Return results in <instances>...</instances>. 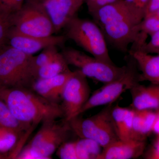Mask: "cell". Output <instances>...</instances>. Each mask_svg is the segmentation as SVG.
I'll return each instance as SVG.
<instances>
[{
	"mask_svg": "<svg viewBox=\"0 0 159 159\" xmlns=\"http://www.w3.org/2000/svg\"><path fill=\"white\" fill-rule=\"evenodd\" d=\"M0 99L13 116L30 129L41 122L64 119L61 104L47 100L32 89L2 87L0 88Z\"/></svg>",
	"mask_w": 159,
	"mask_h": 159,
	"instance_id": "1",
	"label": "cell"
},
{
	"mask_svg": "<svg viewBox=\"0 0 159 159\" xmlns=\"http://www.w3.org/2000/svg\"><path fill=\"white\" fill-rule=\"evenodd\" d=\"M90 15L107 43L119 51L128 52L129 46L138 35V25L132 19L124 0L101 7Z\"/></svg>",
	"mask_w": 159,
	"mask_h": 159,
	"instance_id": "2",
	"label": "cell"
},
{
	"mask_svg": "<svg viewBox=\"0 0 159 159\" xmlns=\"http://www.w3.org/2000/svg\"><path fill=\"white\" fill-rule=\"evenodd\" d=\"M34 56L11 46L0 47V83L3 87L31 89L36 79Z\"/></svg>",
	"mask_w": 159,
	"mask_h": 159,
	"instance_id": "3",
	"label": "cell"
},
{
	"mask_svg": "<svg viewBox=\"0 0 159 159\" xmlns=\"http://www.w3.org/2000/svg\"><path fill=\"white\" fill-rule=\"evenodd\" d=\"M64 29L67 39L73 41L95 58L115 65L110 56L104 35L93 20L80 18L76 16Z\"/></svg>",
	"mask_w": 159,
	"mask_h": 159,
	"instance_id": "4",
	"label": "cell"
},
{
	"mask_svg": "<svg viewBox=\"0 0 159 159\" xmlns=\"http://www.w3.org/2000/svg\"><path fill=\"white\" fill-rule=\"evenodd\" d=\"M112 108L109 104L93 116L83 119L77 116L67 122L80 138L92 139L104 148L120 140L112 118Z\"/></svg>",
	"mask_w": 159,
	"mask_h": 159,
	"instance_id": "5",
	"label": "cell"
},
{
	"mask_svg": "<svg viewBox=\"0 0 159 159\" xmlns=\"http://www.w3.org/2000/svg\"><path fill=\"white\" fill-rule=\"evenodd\" d=\"M129 55V59L123 74L95 92L80 109L77 116L94 107L112 104L123 93L129 90L141 81V74L138 72L136 62L133 57Z\"/></svg>",
	"mask_w": 159,
	"mask_h": 159,
	"instance_id": "6",
	"label": "cell"
},
{
	"mask_svg": "<svg viewBox=\"0 0 159 159\" xmlns=\"http://www.w3.org/2000/svg\"><path fill=\"white\" fill-rule=\"evenodd\" d=\"M69 65L76 67L84 76L103 83L110 82L120 77L126 66L118 67L73 48H66L61 52Z\"/></svg>",
	"mask_w": 159,
	"mask_h": 159,
	"instance_id": "7",
	"label": "cell"
},
{
	"mask_svg": "<svg viewBox=\"0 0 159 159\" xmlns=\"http://www.w3.org/2000/svg\"><path fill=\"white\" fill-rule=\"evenodd\" d=\"M13 26L23 34L48 37L55 33L54 26L42 7L31 0H26L21 9L13 16Z\"/></svg>",
	"mask_w": 159,
	"mask_h": 159,
	"instance_id": "8",
	"label": "cell"
},
{
	"mask_svg": "<svg viewBox=\"0 0 159 159\" xmlns=\"http://www.w3.org/2000/svg\"><path fill=\"white\" fill-rule=\"evenodd\" d=\"M87 77L79 70L74 71L66 84L61 96L64 119L68 121L77 116L89 98L90 89Z\"/></svg>",
	"mask_w": 159,
	"mask_h": 159,
	"instance_id": "9",
	"label": "cell"
},
{
	"mask_svg": "<svg viewBox=\"0 0 159 159\" xmlns=\"http://www.w3.org/2000/svg\"><path fill=\"white\" fill-rule=\"evenodd\" d=\"M42 7L47 12L55 32L64 29L80 9L84 0H31Z\"/></svg>",
	"mask_w": 159,
	"mask_h": 159,
	"instance_id": "10",
	"label": "cell"
},
{
	"mask_svg": "<svg viewBox=\"0 0 159 159\" xmlns=\"http://www.w3.org/2000/svg\"><path fill=\"white\" fill-rule=\"evenodd\" d=\"M66 39L65 35H52L43 37L28 35L19 32L12 27L8 34L6 45L33 55L50 46L63 44Z\"/></svg>",
	"mask_w": 159,
	"mask_h": 159,
	"instance_id": "11",
	"label": "cell"
},
{
	"mask_svg": "<svg viewBox=\"0 0 159 159\" xmlns=\"http://www.w3.org/2000/svg\"><path fill=\"white\" fill-rule=\"evenodd\" d=\"M73 73L71 71L51 78L36 80L31 89L47 100L59 104L65 86Z\"/></svg>",
	"mask_w": 159,
	"mask_h": 159,
	"instance_id": "12",
	"label": "cell"
},
{
	"mask_svg": "<svg viewBox=\"0 0 159 159\" xmlns=\"http://www.w3.org/2000/svg\"><path fill=\"white\" fill-rule=\"evenodd\" d=\"M145 141L119 140L103 148L98 159H129L144 153Z\"/></svg>",
	"mask_w": 159,
	"mask_h": 159,
	"instance_id": "13",
	"label": "cell"
},
{
	"mask_svg": "<svg viewBox=\"0 0 159 159\" xmlns=\"http://www.w3.org/2000/svg\"><path fill=\"white\" fill-rule=\"evenodd\" d=\"M71 130L68 122L54 121L48 133L39 146L35 150L43 159H51V156L63 143L66 142L68 133Z\"/></svg>",
	"mask_w": 159,
	"mask_h": 159,
	"instance_id": "14",
	"label": "cell"
},
{
	"mask_svg": "<svg viewBox=\"0 0 159 159\" xmlns=\"http://www.w3.org/2000/svg\"><path fill=\"white\" fill-rule=\"evenodd\" d=\"M132 97V106L136 110L159 109V84L148 86L138 83L129 90Z\"/></svg>",
	"mask_w": 159,
	"mask_h": 159,
	"instance_id": "15",
	"label": "cell"
},
{
	"mask_svg": "<svg viewBox=\"0 0 159 159\" xmlns=\"http://www.w3.org/2000/svg\"><path fill=\"white\" fill-rule=\"evenodd\" d=\"M142 72L141 81L147 80L159 84V54L152 55L142 51L129 52Z\"/></svg>",
	"mask_w": 159,
	"mask_h": 159,
	"instance_id": "16",
	"label": "cell"
},
{
	"mask_svg": "<svg viewBox=\"0 0 159 159\" xmlns=\"http://www.w3.org/2000/svg\"><path fill=\"white\" fill-rule=\"evenodd\" d=\"M138 34L128 52L139 51L146 43L148 36L159 30V10L146 16L138 25Z\"/></svg>",
	"mask_w": 159,
	"mask_h": 159,
	"instance_id": "17",
	"label": "cell"
},
{
	"mask_svg": "<svg viewBox=\"0 0 159 159\" xmlns=\"http://www.w3.org/2000/svg\"><path fill=\"white\" fill-rule=\"evenodd\" d=\"M69 66L62 54L58 53L50 62L38 70L36 80L51 78L70 72Z\"/></svg>",
	"mask_w": 159,
	"mask_h": 159,
	"instance_id": "18",
	"label": "cell"
},
{
	"mask_svg": "<svg viewBox=\"0 0 159 159\" xmlns=\"http://www.w3.org/2000/svg\"><path fill=\"white\" fill-rule=\"evenodd\" d=\"M0 126L15 132L21 136L31 129L20 122L13 116L5 102L0 99Z\"/></svg>",
	"mask_w": 159,
	"mask_h": 159,
	"instance_id": "19",
	"label": "cell"
},
{
	"mask_svg": "<svg viewBox=\"0 0 159 159\" xmlns=\"http://www.w3.org/2000/svg\"><path fill=\"white\" fill-rule=\"evenodd\" d=\"M76 141V153L78 159H98L101 154V146L92 139L80 138Z\"/></svg>",
	"mask_w": 159,
	"mask_h": 159,
	"instance_id": "20",
	"label": "cell"
},
{
	"mask_svg": "<svg viewBox=\"0 0 159 159\" xmlns=\"http://www.w3.org/2000/svg\"><path fill=\"white\" fill-rule=\"evenodd\" d=\"M148 0H124L126 9L135 25L141 22L145 16Z\"/></svg>",
	"mask_w": 159,
	"mask_h": 159,
	"instance_id": "21",
	"label": "cell"
},
{
	"mask_svg": "<svg viewBox=\"0 0 159 159\" xmlns=\"http://www.w3.org/2000/svg\"><path fill=\"white\" fill-rule=\"evenodd\" d=\"M57 47L55 46H50L43 50L41 53L39 55L34 56L33 70L35 79L38 70L48 63L59 53L56 48Z\"/></svg>",
	"mask_w": 159,
	"mask_h": 159,
	"instance_id": "22",
	"label": "cell"
},
{
	"mask_svg": "<svg viewBox=\"0 0 159 159\" xmlns=\"http://www.w3.org/2000/svg\"><path fill=\"white\" fill-rule=\"evenodd\" d=\"M20 136L13 131L0 126V152H6L13 148Z\"/></svg>",
	"mask_w": 159,
	"mask_h": 159,
	"instance_id": "23",
	"label": "cell"
},
{
	"mask_svg": "<svg viewBox=\"0 0 159 159\" xmlns=\"http://www.w3.org/2000/svg\"><path fill=\"white\" fill-rule=\"evenodd\" d=\"M134 111L130 139L137 141H145L147 136L144 133V120L142 114L140 110H134Z\"/></svg>",
	"mask_w": 159,
	"mask_h": 159,
	"instance_id": "24",
	"label": "cell"
},
{
	"mask_svg": "<svg viewBox=\"0 0 159 159\" xmlns=\"http://www.w3.org/2000/svg\"><path fill=\"white\" fill-rule=\"evenodd\" d=\"M13 16L0 11V47L6 45L9 31L13 27Z\"/></svg>",
	"mask_w": 159,
	"mask_h": 159,
	"instance_id": "25",
	"label": "cell"
},
{
	"mask_svg": "<svg viewBox=\"0 0 159 159\" xmlns=\"http://www.w3.org/2000/svg\"><path fill=\"white\" fill-rule=\"evenodd\" d=\"M26 0H0V11L11 16L20 10Z\"/></svg>",
	"mask_w": 159,
	"mask_h": 159,
	"instance_id": "26",
	"label": "cell"
},
{
	"mask_svg": "<svg viewBox=\"0 0 159 159\" xmlns=\"http://www.w3.org/2000/svg\"><path fill=\"white\" fill-rule=\"evenodd\" d=\"M57 156L61 159H78L76 142H64L57 148Z\"/></svg>",
	"mask_w": 159,
	"mask_h": 159,
	"instance_id": "27",
	"label": "cell"
},
{
	"mask_svg": "<svg viewBox=\"0 0 159 159\" xmlns=\"http://www.w3.org/2000/svg\"><path fill=\"white\" fill-rule=\"evenodd\" d=\"M134 113V110L128 108L125 114L122 132L119 136V139L120 140H130L133 120Z\"/></svg>",
	"mask_w": 159,
	"mask_h": 159,
	"instance_id": "28",
	"label": "cell"
},
{
	"mask_svg": "<svg viewBox=\"0 0 159 159\" xmlns=\"http://www.w3.org/2000/svg\"><path fill=\"white\" fill-rule=\"evenodd\" d=\"M150 39L139 51L149 54H159V30L150 36Z\"/></svg>",
	"mask_w": 159,
	"mask_h": 159,
	"instance_id": "29",
	"label": "cell"
},
{
	"mask_svg": "<svg viewBox=\"0 0 159 159\" xmlns=\"http://www.w3.org/2000/svg\"><path fill=\"white\" fill-rule=\"evenodd\" d=\"M144 120V133L148 136L152 132L154 122L156 118V112H153L150 109L140 110Z\"/></svg>",
	"mask_w": 159,
	"mask_h": 159,
	"instance_id": "30",
	"label": "cell"
},
{
	"mask_svg": "<svg viewBox=\"0 0 159 159\" xmlns=\"http://www.w3.org/2000/svg\"><path fill=\"white\" fill-rule=\"evenodd\" d=\"M16 159H43L42 157L36 153L33 149L27 145L22 150H20L16 156Z\"/></svg>",
	"mask_w": 159,
	"mask_h": 159,
	"instance_id": "31",
	"label": "cell"
},
{
	"mask_svg": "<svg viewBox=\"0 0 159 159\" xmlns=\"http://www.w3.org/2000/svg\"><path fill=\"white\" fill-rule=\"evenodd\" d=\"M159 10V0H148L145 10V17Z\"/></svg>",
	"mask_w": 159,
	"mask_h": 159,
	"instance_id": "32",
	"label": "cell"
},
{
	"mask_svg": "<svg viewBox=\"0 0 159 159\" xmlns=\"http://www.w3.org/2000/svg\"><path fill=\"white\" fill-rule=\"evenodd\" d=\"M118 1V0H97V2L95 3L92 11L89 12V14H91L94 11H96L101 7L112 4V3Z\"/></svg>",
	"mask_w": 159,
	"mask_h": 159,
	"instance_id": "33",
	"label": "cell"
},
{
	"mask_svg": "<svg viewBox=\"0 0 159 159\" xmlns=\"http://www.w3.org/2000/svg\"><path fill=\"white\" fill-rule=\"evenodd\" d=\"M146 158L151 159H159V149L155 148H152L148 152L146 157Z\"/></svg>",
	"mask_w": 159,
	"mask_h": 159,
	"instance_id": "34",
	"label": "cell"
},
{
	"mask_svg": "<svg viewBox=\"0 0 159 159\" xmlns=\"http://www.w3.org/2000/svg\"><path fill=\"white\" fill-rule=\"evenodd\" d=\"M152 132L159 135V109L157 110L156 118L154 122Z\"/></svg>",
	"mask_w": 159,
	"mask_h": 159,
	"instance_id": "35",
	"label": "cell"
},
{
	"mask_svg": "<svg viewBox=\"0 0 159 159\" xmlns=\"http://www.w3.org/2000/svg\"><path fill=\"white\" fill-rule=\"evenodd\" d=\"M97 1V0H84V2L87 6L89 13L92 11Z\"/></svg>",
	"mask_w": 159,
	"mask_h": 159,
	"instance_id": "36",
	"label": "cell"
},
{
	"mask_svg": "<svg viewBox=\"0 0 159 159\" xmlns=\"http://www.w3.org/2000/svg\"><path fill=\"white\" fill-rule=\"evenodd\" d=\"M2 84H1V83H0V88H1L2 87Z\"/></svg>",
	"mask_w": 159,
	"mask_h": 159,
	"instance_id": "37",
	"label": "cell"
}]
</instances>
